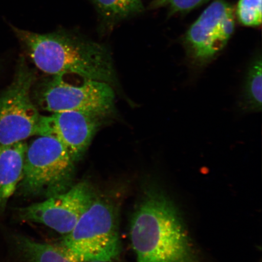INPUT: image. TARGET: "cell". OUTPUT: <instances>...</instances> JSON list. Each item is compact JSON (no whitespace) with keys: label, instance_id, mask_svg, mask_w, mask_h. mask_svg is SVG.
I'll return each instance as SVG.
<instances>
[{"label":"cell","instance_id":"cell-11","mask_svg":"<svg viewBox=\"0 0 262 262\" xmlns=\"http://www.w3.org/2000/svg\"><path fill=\"white\" fill-rule=\"evenodd\" d=\"M13 241L28 262H80L61 244L40 243L20 234L15 235Z\"/></svg>","mask_w":262,"mask_h":262},{"label":"cell","instance_id":"cell-15","mask_svg":"<svg viewBox=\"0 0 262 262\" xmlns=\"http://www.w3.org/2000/svg\"><path fill=\"white\" fill-rule=\"evenodd\" d=\"M209 0H155L150 3V8H167L171 15L192 11Z\"/></svg>","mask_w":262,"mask_h":262},{"label":"cell","instance_id":"cell-17","mask_svg":"<svg viewBox=\"0 0 262 262\" xmlns=\"http://www.w3.org/2000/svg\"><path fill=\"white\" fill-rule=\"evenodd\" d=\"M89 262H105V261H89Z\"/></svg>","mask_w":262,"mask_h":262},{"label":"cell","instance_id":"cell-14","mask_svg":"<svg viewBox=\"0 0 262 262\" xmlns=\"http://www.w3.org/2000/svg\"><path fill=\"white\" fill-rule=\"evenodd\" d=\"M236 13L241 24L257 27L261 24L262 0H239Z\"/></svg>","mask_w":262,"mask_h":262},{"label":"cell","instance_id":"cell-8","mask_svg":"<svg viewBox=\"0 0 262 262\" xmlns=\"http://www.w3.org/2000/svg\"><path fill=\"white\" fill-rule=\"evenodd\" d=\"M235 28L232 6L217 0L206 8L189 28L185 45L193 64L204 67L227 45Z\"/></svg>","mask_w":262,"mask_h":262},{"label":"cell","instance_id":"cell-12","mask_svg":"<svg viewBox=\"0 0 262 262\" xmlns=\"http://www.w3.org/2000/svg\"><path fill=\"white\" fill-rule=\"evenodd\" d=\"M100 15L102 24L111 29L117 22L143 11L141 0H91Z\"/></svg>","mask_w":262,"mask_h":262},{"label":"cell","instance_id":"cell-4","mask_svg":"<svg viewBox=\"0 0 262 262\" xmlns=\"http://www.w3.org/2000/svg\"><path fill=\"white\" fill-rule=\"evenodd\" d=\"M60 244L80 262L116 259L121 251L116 206L97 198Z\"/></svg>","mask_w":262,"mask_h":262},{"label":"cell","instance_id":"cell-5","mask_svg":"<svg viewBox=\"0 0 262 262\" xmlns=\"http://www.w3.org/2000/svg\"><path fill=\"white\" fill-rule=\"evenodd\" d=\"M116 96L105 82L68 75H52L35 91V101L42 110L51 113L77 111L105 119L115 110Z\"/></svg>","mask_w":262,"mask_h":262},{"label":"cell","instance_id":"cell-3","mask_svg":"<svg viewBox=\"0 0 262 262\" xmlns=\"http://www.w3.org/2000/svg\"><path fill=\"white\" fill-rule=\"evenodd\" d=\"M39 136L28 145L24 175L16 191L24 196L49 198L73 186L75 162L57 140Z\"/></svg>","mask_w":262,"mask_h":262},{"label":"cell","instance_id":"cell-16","mask_svg":"<svg viewBox=\"0 0 262 262\" xmlns=\"http://www.w3.org/2000/svg\"><path fill=\"white\" fill-rule=\"evenodd\" d=\"M2 64L1 62H0V73H1V71H2Z\"/></svg>","mask_w":262,"mask_h":262},{"label":"cell","instance_id":"cell-6","mask_svg":"<svg viewBox=\"0 0 262 262\" xmlns=\"http://www.w3.org/2000/svg\"><path fill=\"white\" fill-rule=\"evenodd\" d=\"M36 79L34 70L19 57L11 84L0 94V147L37 136L41 116L33 99Z\"/></svg>","mask_w":262,"mask_h":262},{"label":"cell","instance_id":"cell-2","mask_svg":"<svg viewBox=\"0 0 262 262\" xmlns=\"http://www.w3.org/2000/svg\"><path fill=\"white\" fill-rule=\"evenodd\" d=\"M130 238L138 262H199L179 213L156 186L145 189Z\"/></svg>","mask_w":262,"mask_h":262},{"label":"cell","instance_id":"cell-9","mask_svg":"<svg viewBox=\"0 0 262 262\" xmlns=\"http://www.w3.org/2000/svg\"><path fill=\"white\" fill-rule=\"evenodd\" d=\"M103 119L77 111H63L41 116L37 136L53 137L75 162L86 152Z\"/></svg>","mask_w":262,"mask_h":262},{"label":"cell","instance_id":"cell-7","mask_svg":"<svg viewBox=\"0 0 262 262\" xmlns=\"http://www.w3.org/2000/svg\"><path fill=\"white\" fill-rule=\"evenodd\" d=\"M97 198L93 185L82 181L41 202L16 209V217L38 223L67 235Z\"/></svg>","mask_w":262,"mask_h":262},{"label":"cell","instance_id":"cell-1","mask_svg":"<svg viewBox=\"0 0 262 262\" xmlns=\"http://www.w3.org/2000/svg\"><path fill=\"white\" fill-rule=\"evenodd\" d=\"M10 26L33 63L43 73L117 84L112 54L106 45L65 29L40 34Z\"/></svg>","mask_w":262,"mask_h":262},{"label":"cell","instance_id":"cell-13","mask_svg":"<svg viewBox=\"0 0 262 262\" xmlns=\"http://www.w3.org/2000/svg\"><path fill=\"white\" fill-rule=\"evenodd\" d=\"M261 55H257L249 66L241 97V107L248 112L261 110L262 67Z\"/></svg>","mask_w":262,"mask_h":262},{"label":"cell","instance_id":"cell-10","mask_svg":"<svg viewBox=\"0 0 262 262\" xmlns=\"http://www.w3.org/2000/svg\"><path fill=\"white\" fill-rule=\"evenodd\" d=\"M27 147L25 141L0 147V215L23 178Z\"/></svg>","mask_w":262,"mask_h":262}]
</instances>
